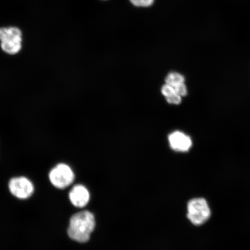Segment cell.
<instances>
[{"label": "cell", "mask_w": 250, "mask_h": 250, "mask_svg": "<svg viewBox=\"0 0 250 250\" xmlns=\"http://www.w3.org/2000/svg\"><path fill=\"white\" fill-rule=\"evenodd\" d=\"M95 226V218L92 212L89 211L78 212L70 218L68 235L74 241L87 242Z\"/></svg>", "instance_id": "obj_1"}, {"label": "cell", "mask_w": 250, "mask_h": 250, "mask_svg": "<svg viewBox=\"0 0 250 250\" xmlns=\"http://www.w3.org/2000/svg\"><path fill=\"white\" fill-rule=\"evenodd\" d=\"M187 217L195 226H201L210 217L211 211L206 200L195 198L190 200L187 206Z\"/></svg>", "instance_id": "obj_2"}, {"label": "cell", "mask_w": 250, "mask_h": 250, "mask_svg": "<svg viewBox=\"0 0 250 250\" xmlns=\"http://www.w3.org/2000/svg\"><path fill=\"white\" fill-rule=\"evenodd\" d=\"M50 182L56 188L62 189L70 186L75 179V174L69 166L59 164L49 173Z\"/></svg>", "instance_id": "obj_3"}, {"label": "cell", "mask_w": 250, "mask_h": 250, "mask_svg": "<svg viewBox=\"0 0 250 250\" xmlns=\"http://www.w3.org/2000/svg\"><path fill=\"white\" fill-rule=\"evenodd\" d=\"M8 187L11 194L19 199H29L34 192L33 183L23 176L12 178L9 181Z\"/></svg>", "instance_id": "obj_4"}, {"label": "cell", "mask_w": 250, "mask_h": 250, "mask_svg": "<svg viewBox=\"0 0 250 250\" xmlns=\"http://www.w3.org/2000/svg\"><path fill=\"white\" fill-rule=\"evenodd\" d=\"M170 147L176 151L187 152L191 148L192 142L190 137L180 131H176L168 136Z\"/></svg>", "instance_id": "obj_5"}, {"label": "cell", "mask_w": 250, "mask_h": 250, "mask_svg": "<svg viewBox=\"0 0 250 250\" xmlns=\"http://www.w3.org/2000/svg\"><path fill=\"white\" fill-rule=\"evenodd\" d=\"M69 199L71 204L78 208H83L88 204L90 193L88 189L83 185L73 187L69 192Z\"/></svg>", "instance_id": "obj_6"}, {"label": "cell", "mask_w": 250, "mask_h": 250, "mask_svg": "<svg viewBox=\"0 0 250 250\" xmlns=\"http://www.w3.org/2000/svg\"><path fill=\"white\" fill-rule=\"evenodd\" d=\"M23 39H8L1 42L2 51L9 55H16L21 51L22 48Z\"/></svg>", "instance_id": "obj_7"}, {"label": "cell", "mask_w": 250, "mask_h": 250, "mask_svg": "<svg viewBox=\"0 0 250 250\" xmlns=\"http://www.w3.org/2000/svg\"><path fill=\"white\" fill-rule=\"evenodd\" d=\"M166 83L172 86H176L180 84L185 83V78L180 73L177 72H171L165 78Z\"/></svg>", "instance_id": "obj_8"}, {"label": "cell", "mask_w": 250, "mask_h": 250, "mask_svg": "<svg viewBox=\"0 0 250 250\" xmlns=\"http://www.w3.org/2000/svg\"><path fill=\"white\" fill-rule=\"evenodd\" d=\"M131 4L138 8H148L154 4L155 0H129Z\"/></svg>", "instance_id": "obj_9"}, {"label": "cell", "mask_w": 250, "mask_h": 250, "mask_svg": "<svg viewBox=\"0 0 250 250\" xmlns=\"http://www.w3.org/2000/svg\"><path fill=\"white\" fill-rule=\"evenodd\" d=\"M161 92L166 98H168L172 95L176 94L175 92L174 87L167 83H165V85L162 87Z\"/></svg>", "instance_id": "obj_10"}, {"label": "cell", "mask_w": 250, "mask_h": 250, "mask_svg": "<svg viewBox=\"0 0 250 250\" xmlns=\"http://www.w3.org/2000/svg\"><path fill=\"white\" fill-rule=\"evenodd\" d=\"M175 92L177 95L183 98L187 95V88L185 83L180 84V85L174 86Z\"/></svg>", "instance_id": "obj_11"}, {"label": "cell", "mask_w": 250, "mask_h": 250, "mask_svg": "<svg viewBox=\"0 0 250 250\" xmlns=\"http://www.w3.org/2000/svg\"><path fill=\"white\" fill-rule=\"evenodd\" d=\"M167 99V101L170 104H180L182 101V98L181 96L177 95V94L172 95Z\"/></svg>", "instance_id": "obj_12"}]
</instances>
